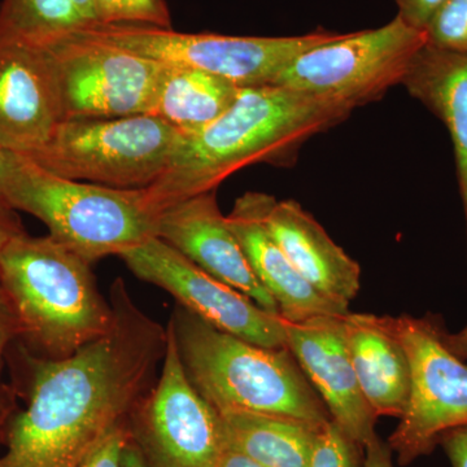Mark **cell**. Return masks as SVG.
Returning a JSON list of instances; mask_svg holds the SVG:
<instances>
[{
	"mask_svg": "<svg viewBox=\"0 0 467 467\" xmlns=\"http://www.w3.org/2000/svg\"><path fill=\"white\" fill-rule=\"evenodd\" d=\"M122 467H150L133 439L129 438L122 453Z\"/></svg>",
	"mask_w": 467,
	"mask_h": 467,
	"instance_id": "33",
	"label": "cell"
},
{
	"mask_svg": "<svg viewBox=\"0 0 467 467\" xmlns=\"http://www.w3.org/2000/svg\"><path fill=\"white\" fill-rule=\"evenodd\" d=\"M220 467H264L259 463L254 462L248 459V457L243 456L238 451H234L226 448L223 451V459H221Z\"/></svg>",
	"mask_w": 467,
	"mask_h": 467,
	"instance_id": "34",
	"label": "cell"
},
{
	"mask_svg": "<svg viewBox=\"0 0 467 467\" xmlns=\"http://www.w3.org/2000/svg\"><path fill=\"white\" fill-rule=\"evenodd\" d=\"M218 417L226 448L264 467L308 466L322 429L296 418L254 411H220Z\"/></svg>",
	"mask_w": 467,
	"mask_h": 467,
	"instance_id": "20",
	"label": "cell"
},
{
	"mask_svg": "<svg viewBox=\"0 0 467 467\" xmlns=\"http://www.w3.org/2000/svg\"><path fill=\"white\" fill-rule=\"evenodd\" d=\"M0 195L12 208L41 220L48 235L90 264L158 238L161 212L147 189L67 180L18 153L0 182Z\"/></svg>",
	"mask_w": 467,
	"mask_h": 467,
	"instance_id": "5",
	"label": "cell"
},
{
	"mask_svg": "<svg viewBox=\"0 0 467 467\" xmlns=\"http://www.w3.org/2000/svg\"><path fill=\"white\" fill-rule=\"evenodd\" d=\"M451 467H467V425L444 432L439 439Z\"/></svg>",
	"mask_w": 467,
	"mask_h": 467,
	"instance_id": "28",
	"label": "cell"
},
{
	"mask_svg": "<svg viewBox=\"0 0 467 467\" xmlns=\"http://www.w3.org/2000/svg\"><path fill=\"white\" fill-rule=\"evenodd\" d=\"M15 159H16V153L0 146V182L7 175L12 165H14Z\"/></svg>",
	"mask_w": 467,
	"mask_h": 467,
	"instance_id": "36",
	"label": "cell"
},
{
	"mask_svg": "<svg viewBox=\"0 0 467 467\" xmlns=\"http://www.w3.org/2000/svg\"><path fill=\"white\" fill-rule=\"evenodd\" d=\"M63 121L54 64L43 46L0 36V146L27 155Z\"/></svg>",
	"mask_w": 467,
	"mask_h": 467,
	"instance_id": "14",
	"label": "cell"
},
{
	"mask_svg": "<svg viewBox=\"0 0 467 467\" xmlns=\"http://www.w3.org/2000/svg\"><path fill=\"white\" fill-rule=\"evenodd\" d=\"M466 223H467V220H466Z\"/></svg>",
	"mask_w": 467,
	"mask_h": 467,
	"instance_id": "37",
	"label": "cell"
},
{
	"mask_svg": "<svg viewBox=\"0 0 467 467\" xmlns=\"http://www.w3.org/2000/svg\"><path fill=\"white\" fill-rule=\"evenodd\" d=\"M91 266L50 235L24 233L0 252V288L27 353L63 359L109 333L115 316Z\"/></svg>",
	"mask_w": 467,
	"mask_h": 467,
	"instance_id": "3",
	"label": "cell"
},
{
	"mask_svg": "<svg viewBox=\"0 0 467 467\" xmlns=\"http://www.w3.org/2000/svg\"><path fill=\"white\" fill-rule=\"evenodd\" d=\"M442 340L451 352H453L457 358L466 361L467 359V325L459 333L451 334L442 330Z\"/></svg>",
	"mask_w": 467,
	"mask_h": 467,
	"instance_id": "32",
	"label": "cell"
},
{
	"mask_svg": "<svg viewBox=\"0 0 467 467\" xmlns=\"http://www.w3.org/2000/svg\"><path fill=\"white\" fill-rule=\"evenodd\" d=\"M76 33L158 63L213 73L241 88L273 85L297 55L340 34L316 29L294 36H242L140 26H92Z\"/></svg>",
	"mask_w": 467,
	"mask_h": 467,
	"instance_id": "8",
	"label": "cell"
},
{
	"mask_svg": "<svg viewBox=\"0 0 467 467\" xmlns=\"http://www.w3.org/2000/svg\"><path fill=\"white\" fill-rule=\"evenodd\" d=\"M119 257L135 276L169 292L178 306L218 330L267 348H287L281 316L204 272L162 239H150Z\"/></svg>",
	"mask_w": 467,
	"mask_h": 467,
	"instance_id": "12",
	"label": "cell"
},
{
	"mask_svg": "<svg viewBox=\"0 0 467 467\" xmlns=\"http://www.w3.org/2000/svg\"><path fill=\"white\" fill-rule=\"evenodd\" d=\"M72 0H2L0 36L46 46L84 29Z\"/></svg>",
	"mask_w": 467,
	"mask_h": 467,
	"instance_id": "22",
	"label": "cell"
},
{
	"mask_svg": "<svg viewBox=\"0 0 467 467\" xmlns=\"http://www.w3.org/2000/svg\"><path fill=\"white\" fill-rule=\"evenodd\" d=\"M18 335H20V330H18L16 316H15L7 296L0 288V370H2L5 350L9 344L17 339Z\"/></svg>",
	"mask_w": 467,
	"mask_h": 467,
	"instance_id": "29",
	"label": "cell"
},
{
	"mask_svg": "<svg viewBox=\"0 0 467 467\" xmlns=\"http://www.w3.org/2000/svg\"><path fill=\"white\" fill-rule=\"evenodd\" d=\"M401 85L450 131L467 220V55L425 45L411 61Z\"/></svg>",
	"mask_w": 467,
	"mask_h": 467,
	"instance_id": "19",
	"label": "cell"
},
{
	"mask_svg": "<svg viewBox=\"0 0 467 467\" xmlns=\"http://www.w3.org/2000/svg\"><path fill=\"white\" fill-rule=\"evenodd\" d=\"M347 347L359 389L377 417L401 418L410 395V364L386 316H343Z\"/></svg>",
	"mask_w": 467,
	"mask_h": 467,
	"instance_id": "18",
	"label": "cell"
},
{
	"mask_svg": "<svg viewBox=\"0 0 467 467\" xmlns=\"http://www.w3.org/2000/svg\"><path fill=\"white\" fill-rule=\"evenodd\" d=\"M182 140L153 115L64 119L47 142L23 156L67 180L142 190L167 171Z\"/></svg>",
	"mask_w": 467,
	"mask_h": 467,
	"instance_id": "6",
	"label": "cell"
},
{
	"mask_svg": "<svg viewBox=\"0 0 467 467\" xmlns=\"http://www.w3.org/2000/svg\"><path fill=\"white\" fill-rule=\"evenodd\" d=\"M365 450V459L362 467H393L392 450L389 442L379 438L368 442Z\"/></svg>",
	"mask_w": 467,
	"mask_h": 467,
	"instance_id": "31",
	"label": "cell"
},
{
	"mask_svg": "<svg viewBox=\"0 0 467 467\" xmlns=\"http://www.w3.org/2000/svg\"><path fill=\"white\" fill-rule=\"evenodd\" d=\"M263 218L295 269L316 290L348 306L361 287V267L299 202L264 193Z\"/></svg>",
	"mask_w": 467,
	"mask_h": 467,
	"instance_id": "16",
	"label": "cell"
},
{
	"mask_svg": "<svg viewBox=\"0 0 467 467\" xmlns=\"http://www.w3.org/2000/svg\"><path fill=\"white\" fill-rule=\"evenodd\" d=\"M167 333L158 379L131 411L129 432L150 467H220V417L184 373L169 324Z\"/></svg>",
	"mask_w": 467,
	"mask_h": 467,
	"instance_id": "10",
	"label": "cell"
},
{
	"mask_svg": "<svg viewBox=\"0 0 467 467\" xmlns=\"http://www.w3.org/2000/svg\"><path fill=\"white\" fill-rule=\"evenodd\" d=\"M287 348L315 387L331 420L362 448L377 438L378 417L359 389L347 347L343 316L285 321Z\"/></svg>",
	"mask_w": 467,
	"mask_h": 467,
	"instance_id": "13",
	"label": "cell"
},
{
	"mask_svg": "<svg viewBox=\"0 0 467 467\" xmlns=\"http://www.w3.org/2000/svg\"><path fill=\"white\" fill-rule=\"evenodd\" d=\"M352 109L276 85L243 88L216 121L184 135L164 174L147 187L160 212L199 193L217 190L250 165L294 164L303 144L342 124Z\"/></svg>",
	"mask_w": 467,
	"mask_h": 467,
	"instance_id": "2",
	"label": "cell"
},
{
	"mask_svg": "<svg viewBox=\"0 0 467 467\" xmlns=\"http://www.w3.org/2000/svg\"><path fill=\"white\" fill-rule=\"evenodd\" d=\"M43 47L57 73L63 121L152 113L161 63L77 33Z\"/></svg>",
	"mask_w": 467,
	"mask_h": 467,
	"instance_id": "11",
	"label": "cell"
},
{
	"mask_svg": "<svg viewBox=\"0 0 467 467\" xmlns=\"http://www.w3.org/2000/svg\"><path fill=\"white\" fill-rule=\"evenodd\" d=\"M26 233L24 229L17 211L9 205V202L0 195V252L5 250L9 242L14 241L21 234Z\"/></svg>",
	"mask_w": 467,
	"mask_h": 467,
	"instance_id": "30",
	"label": "cell"
},
{
	"mask_svg": "<svg viewBox=\"0 0 467 467\" xmlns=\"http://www.w3.org/2000/svg\"><path fill=\"white\" fill-rule=\"evenodd\" d=\"M72 2L73 5H75L79 16L84 20L85 27L95 26V15L94 9H92V0H72Z\"/></svg>",
	"mask_w": 467,
	"mask_h": 467,
	"instance_id": "35",
	"label": "cell"
},
{
	"mask_svg": "<svg viewBox=\"0 0 467 467\" xmlns=\"http://www.w3.org/2000/svg\"><path fill=\"white\" fill-rule=\"evenodd\" d=\"M190 382L218 411H254L324 427L331 416L288 348H267L218 330L183 306L171 321Z\"/></svg>",
	"mask_w": 467,
	"mask_h": 467,
	"instance_id": "4",
	"label": "cell"
},
{
	"mask_svg": "<svg viewBox=\"0 0 467 467\" xmlns=\"http://www.w3.org/2000/svg\"><path fill=\"white\" fill-rule=\"evenodd\" d=\"M162 66L150 115L184 135L216 121L235 103L243 88L230 79L195 67Z\"/></svg>",
	"mask_w": 467,
	"mask_h": 467,
	"instance_id": "21",
	"label": "cell"
},
{
	"mask_svg": "<svg viewBox=\"0 0 467 467\" xmlns=\"http://www.w3.org/2000/svg\"><path fill=\"white\" fill-rule=\"evenodd\" d=\"M425 33L396 16L377 29L340 33L331 41L301 52L273 85L325 98L356 109L382 99L401 85Z\"/></svg>",
	"mask_w": 467,
	"mask_h": 467,
	"instance_id": "7",
	"label": "cell"
},
{
	"mask_svg": "<svg viewBox=\"0 0 467 467\" xmlns=\"http://www.w3.org/2000/svg\"><path fill=\"white\" fill-rule=\"evenodd\" d=\"M445 0H395L398 5V16L409 26L425 30L432 15Z\"/></svg>",
	"mask_w": 467,
	"mask_h": 467,
	"instance_id": "27",
	"label": "cell"
},
{
	"mask_svg": "<svg viewBox=\"0 0 467 467\" xmlns=\"http://www.w3.org/2000/svg\"><path fill=\"white\" fill-rule=\"evenodd\" d=\"M263 202L264 192L244 193L226 218L254 275L275 299L279 316L288 322H300L317 316L347 315L348 306L316 290L285 257L267 232Z\"/></svg>",
	"mask_w": 467,
	"mask_h": 467,
	"instance_id": "17",
	"label": "cell"
},
{
	"mask_svg": "<svg viewBox=\"0 0 467 467\" xmlns=\"http://www.w3.org/2000/svg\"><path fill=\"white\" fill-rule=\"evenodd\" d=\"M364 450L331 420L319 430L306 467H362Z\"/></svg>",
	"mask_w": 467,
	"mask_h": 467,
	"instance_id": "25",
	"label": "cell"
},
{
	"mask_svg": "<svg viewBox=\"0 0 467 467\" xmlns=\"http://www.w3.org/2000/svg\"><path fill=\"white\" fill-rule=\"evenodd\" d=\"M128 420L113 427L78 467H122V453L130 438Z\"/></svg>",
	"mask_w": 467,
	"mask_h": 467,
	"instance_id": "26",
	"label": "cell"
},
{
	"mask_svg": "<svg viewBox=\"0 0 467 467\" xmlns=\"http://www.w3.org/2000/svg\"><path fill=\"white\" fill-rule=\"evenodd\" d=\"M410 364V395L389 439L401 466L426 456L444 432L467 425V365L442 340L436 316H386Z\"/></svg>",
	"mask_w": 467,
	"mask_h": 467,
	"instance_id": "9",
	"label": "cell"
},
{
	"mask_svg": "<svg viewBox=\"0 0 467 467\" xmlns=\"http://www.w3.org/2000/svg\"><path fill=\"white\" fill-rule=\"evenodd\" d=\"M95 26L173 29L167 0H92Z\"/></svg>",
	"mask_w": 467,
	"mask_h": 467,
	"instance_id": "23",
	"label": "cell"
},
{
	"mask_svg": "<svg viewBox=\"0 0 467 467\" xmlns=\"http://www.w3.org/2000/svg\"><path fill=\"white\" fill-rule=\"evenodd\" d=\"M109 303V333L70 358L26 352L29 404L9 427L0 467H78L152 389L167 352V327L134 303L122 279L110 287Z\"/></svg>",
	"mask_w": 467,
	"mask_h": 467,
	"instance_id": "1",
	"label": "cell"
},
{
	"mask_svg": "<svg viewBox=\"0 0 467 467\" xmlns=\"http://www.w3.org/2000/svg\"><path fill=\"white\" fill-rule=\"evenodd\" d=\"M426 45L467 55V0H445L423 30Z\"/></svg>",
	"mask_w": 467,
	"mask_h": 467,
	"instance_id": "24",
	"label": "cell"
},
{
	"mask_svg": "<svg viewBox=\"0 0 467 467\" xmlns=\"http://www.w3.org/2000/svg\"><path fill=\"white\" fill-rule=\"evenodd\" d=\"M217 190L199 193L161 212L158 238L204 272L251 297L267 312L279 315L234 235L218 205Z\"/></svg>",
	"mask_w": 467,
	"mask_h": 467,
	"instance_id": "15",
	"label": "cell"
}]
</instances>
